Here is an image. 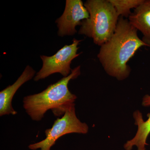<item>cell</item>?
Wrapping results in <instances>:
<instances>
[{
  "label": "cell",
  "mask_w": 150,
  "mask_h": 150,
  "mask_svg": "<svg viewBox=\"0 0 150 150\" xmlns=\"http://www.w3.org/2000/svg\"><path fill=\"white\" fill-rule=\"evenodd\" d=\"M142 105L150 106V95H146L142 99ZM135 120V124L138 127L137 133L134 138L127 141L124 145L126 150H132L134 146H137V150H146V146L148 136L150 134V113L146 121H144L142 112L139 110H136L133 113Z\"/></svg>",
  "instance_id": "cell-7"
},
{
  "label": "cell",
  "mask_w": 150,
  "mask_h": 150,
  "mask_svg": "<svg viewBox=\"0 0 150 150\" xmlns=\"http://www.w3.org/2000/svg\"><path fill=\"white\" fill-rule=\"evenodd\" d=\"M144 0H109L119 16L129 18L131 9L137 8Z\"/></svg>",
  "instance_id": "cell-10"
},
{
  "label": "cell",
  "mask_w": 150,
  "mask_h": 150,
  "mask_svg": "<svg viewBox=\"0 0 150 150\" xmlns=\"http://www.w3.org/2000/svg\"><path fill=\"white\" fill-rule=\"evenodd\" d=\"M89 127L85 123L81 122L77 117L75 103L71 105L66 109L62 118L55 121L51 129L45 131L46 138L44 140L28 146L30 149L51 150V148L60 137L66 134L77 133L85 134L88 131Z\"/></svg>",
  "instance_id": "cell-4"
},
{
  "label": "cell",
  "mask_w": 150,
  "mask_h": 150,
  "mask_svg": "<svg viewBox=\"0 0 150 150\" xmlns=\"http://www.w3.org/2000/svg\"><path fill=\"white\" fill-rule=\"evenodd\" d=\"M80 75L81 66H79L72 70L69 76L48 86L43 91L25 97L23 108L30 118L40 121L49 110H52L56 116L64 115L66 109L77 99L76 96L70 91L68 85L71 80Z\"/></svg>",
  "instance_id": "cell-2"
},
{
  "label": "cell",
  "mask_w": 150,
  "mask_h": 150,
  "mask_svg": "<svg viewBox=\"0 0 150 150\" xmlns=\"http://www.w3.org/2000/svg\"><path fill=\"white\" fill-rule=\"evenodd\" d=\"M89 18L81 22L78 33L92 38L101 46L115 32L119 16L109 0H87L84 4Z\"/></svg>",
  "instance_id": "cell-3"
},
{
  "label": "cell",
  "mask_w": 150,
  "mask_h": 150,
  "mask_svg": "<svg viewBox=\"0 0 150 150\" xmlns=\"http://www.w3.org/2000/svg\"><path fill=\"white\" fill-rule=\"evenodd\" d=\"M128 20L132 25L142 33V40L150 47V0H144L141 5L134 9Z\"/></svg>",
  "instance_id": "cell-9"
},
{
  "label": "cell",
  "mask_w": 150,
  "mask_h": 150,
  "mask_svg": "<svg viewBox=\"0 0 150 150\" xmlns=\"http://www.w3.org/2000/svg\"><path fill=\"white\" fill-rule=\"evenodd\" d=\"M89 18L88 11L81 0H67L62 16L56 21L59 36L73 35L77 32L76 27Z\"/></svg>",
  "instance_id": "cell-6"
},
{
  "label": "cell",
  "mask_w": 150,
  "mask_h": 150,
  "mask_svg": "<svg viewBox=\"0 0 150 150\" xmlns=\"http://www.w3.org/2000/svg\"><path fill=\"white\" fill-rule=\"evenodd\" d=\"M82 41L74 38L72 44L65 45L53 56H40L43 66L36 74L34 81L43 79L55 73H60L64 77L69 76L72 70L70 67L72 61L81 53L77 54L79 48L78 46Z\"/></svg>",
  "instance_id": "cell-5"
},
{
  "label": "cell",
  "mask_w": 150,
  "mask_h": 150,
  "mask_svg": "<svg viewBox=\"0 0 150 150\" xmlns=\"http://www.w3.org/2000/svg\"><path fill=\"white\" fill-rule=\"evenodd\" d=\"M129 20L119 17L115 32L100 46L97 57L105 72L118 80L126 79L131 69L128 62L142 46H147Z\"/></svg>",
  "instance_id": "cell-1"
},
{
  "label": "cell",
  "mask_w": 150,
  "mask_h": 150,
  "mask_svg": "<svg viewBox=\"0 0 150 150\" xmlns=\"http://www.w3.org/2000/svg\"><path fill=\"white\" fill-rule=\"evenodd\" d=\"M35 74V70L28 65L13 84L8 86L0 92V116L10 114L15 115L17 113L12 105L14 96L21 86L33 79Z\"/></svg>",
  "instance_id": "cell-8"
}]
</instances>
